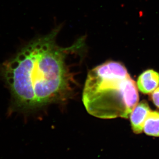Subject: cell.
Segmentation results:
<instances>
[{
    "label": "cell",
    "instance_id": "cell-3",
    "mask_svg": "<svg viewBox=\"0 0 159 159\" xmlns=\"http://www.w3.org/2000/svg\"><path fill=\"white\" fill-rule=\"evenodd\" d=\"M151 109L145 100L138 103L130 114L132 129L135 134H141L143 131L144 123Z\"/></svg>",
    "mask_w": 159,
    "mask_h": 159
},
{
    "label": "cell",
    "instance_id": "cell-6",
    "mask_svg": "<svg viewBox=\"0 0 159 159\" xmlns=\"http://www.w3.org/2000/svg\"><path fill=\"white\" fill-rule=\"evenodd\" d=\"M151 98L154 104L159 108V86L152 92Z\"/></svg>",
    "mask_w": 159,
    "mask_h": 159
},
{
    "label": "cell",
    "instance_id": "cell-2",
    "mask_svg": "<svg viewBox=\"0 0 159 159\" xmlns=\"http://www.w3.org/2000/svg\"><path fill=\"white\" fill-rule=\"evenodd\" d=\"M139 100L136 83L121 62L108 61L89 72L82 101L92 116L102 119L127 118Z\"/></svg>",
    "mask_w": 159,
    "mask_h": 159
},
{
    "label": "cell",
    "instance_id": "cell-4",
    "mask_svg": "<svg viewBox=\"0 0 159 159\" xmlns=\"http://www.w3.org/2000/svg\"><path fill=\"white\" fill-rule=\"evenodd\" d=\"M137 86L144 94L153 92L159 86V74L152 70L144 71L138 78Z\"/></svg>",
    "mask_w": 159,
    "mask_h": 159
},
{
    "label": "cell",
    "instance_id": "cell-5",
    "mask_svg": "<svg viewBox=\"0 0 159 159\" xmlns=\"http://www.w3.org/2000/svg\"><path fill=\"white\" fill-rule=\"evenodd\" d=\"M143 131L148 135L159 137V112L151 111L144 123Z\"/></svg>",
    "mask_w": 159,
    "mask_h": 159
},
{
    "label": "cell",
    "instance_id": "cell-1",
    "mask_svg": "<svg viewBox=\"0 0 159 159\" xmlns=\"http://www.w3.org/2000/svg\"><path fill=\"white\" fill-rule=\"evenodd\" d=\"M60 26L32 41L2 67L14 106L20 110L39 108L63 99L70 89L66 60L68 54L82 51L84 36L68 48L57 45Z\"/></svg>",
    "mask_w": 159,
    "mask_h": 159
}]
</instances>
